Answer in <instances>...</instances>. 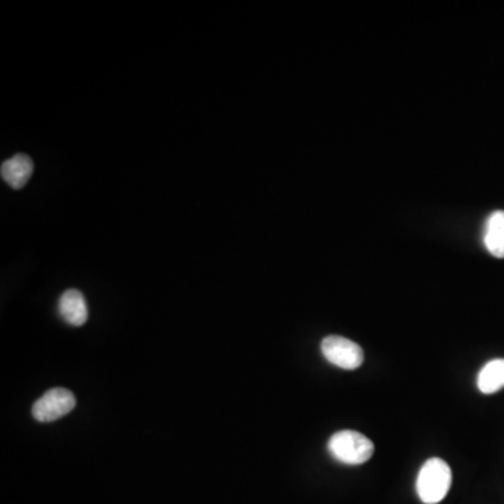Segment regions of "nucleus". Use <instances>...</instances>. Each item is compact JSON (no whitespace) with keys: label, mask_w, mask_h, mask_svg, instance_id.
Here are the masks:
<instances>
[{"label":"nucleus","mask_w":504,"mask_h":504,"mask_svg":"<svg viewBox=\"0 0 504 504\" xmlns=\"http://www.w3.org/2000/svg\"><path fill=\"white\" fill-rule=\"evenodd\" d=\"M451 469L441 459H430L419 470L416 492L425 504L440 503L451 486Z\"/></svg>","instance_id":"obj_1"},{"label":"nucleus","mask_w":504,"mask_h":504,"mask_svg":"<svg viewBox=\"0 0 504 504\" xmlns=\"http://www.w3.org/2000/svg\"><path fill=\"white\" fill-rule=\"evenodd\" d=\"M331 456L346 465H361L374 454L373 441L355 430H341L328 443Z\"/></svg>","instance_id":"obj_2"},{"label":"nucleus","mask_w":504,"mask_h":504,"mask_svg":"<svg viewBox=\"0 0 504 504\" xmlns=\"http://www.w3.org/2000/svg\"><path fill=\"white\" fill-rule=\"evenodd\" d=\"M324 358L333 366L345 370H355L363 364V349L353 341L343 336H327L321 343Z\"/></svg>","instance_id":"obj_3"},{"label":"nucleus","mask_w":504,"mask_h":504,"mask_svg":"<svg viewBox=\"0 0 504 504\" xmlns=\"http://www.w3.org/2000/svg\"><path fill=\"white\" fill-rule=\"evenodd\" d=\"M76 407V398L66 389H53L46 391L33 405V416L38 422H54L67 415Z\"/></svg>","instance_id":"obj_4"},{"label":"nucleus","mask_w":504,"mask_h":504,"mask_svg":"<svg viewBox=\"0 0 504 504\" xmlns=\"http://www.w3.org/2000/svg\"><path fill=\"white\" fill-rule=\"evenodd\" d=\"M59 314L64 321L74 327H82L89 318V310L84 296L76 289H69L59 299Z\"/></svg>","instance_id":"obj_5"},{"label":"nucleus","mask_w":504,"mask_h":504,"mask_svg":"<svg viewBox=\"0 0 504 504\" xmlns=\"http://www.w3.org/2000/svg\"><path fill=\"white\" fill-rule=\"evenodd\" d=\"M34 172V163L27 154H15L6 160L0 168L2 178L13 190H22L30 180Z\"/></svg>","instance_id":"obj_6"},{"label":"nucleus","mask_w":504,"mask_h":504,"mask_svg":"<svg viewBox=\"0 0 504 504\" xmlns=\"http://www.w3.org/2000/svg\"><path fill=\"white\" fill-rule=\"evenodd\" d=\"M486 250L496 258H504V211H496L488 217L485 226Z\"/></svg>","instance_id":"obj_7"},{"label":"nucleus","mask_w":504,"mask_h":504,"mask_svg":"<svg viewBox=\"0 0 504 504\" xmlns=\"http://www.w3.org/2000/svg\"><path fill=\"white\" fill-rule=\"evenodd\" d=\"M478 389L488 395L504 389V359H495L482 367L478 376Z\"/></svg>","instance_id":"obj_8"}]
</instances>
